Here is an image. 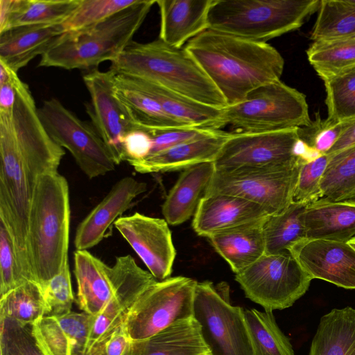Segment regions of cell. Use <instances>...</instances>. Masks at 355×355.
Returning <instances> with one entry per match:
<instances>
[{
  "label": "cell",
  "instance_id": "cell-21",
  "mask_svg": "<svg viewBox=\"0 0 355 355\" xmlns=\"http://www.w3.org/2000/svg\"><path fill=\"white\" fill-rule=\"evenodd\" d=\"M230 135V132L216 130L206 137L128 163L137 172L149 173L184 170L200 163L214 162Z\"/></svg>",
  "mask_w": 355,
  "mask_h": 355
},
{
  "label": "cell",
  "instance_id": "cell-43",
  "mask_svg": "<svg viewBox=\"0 0 355 355\" xmlns=\"http://www.w3.org/2000/svg\"><path fill=\"white\" fill-rule=\"evenodd\" d=\"M1 355H44L35 344L31 325L0 318Z\"/></svg>",
  "mask_w": 355,
  "mask_h": 355
},
{
  "label": "cell",
  "instance_id": "cell-3",
  "mask_svg": "<svg viewBox=\"0 0 355 355\" xmlns=\"http://www.w3.org/2000/svg\"><path fill=\"white\" fill-rule=\"evenodd\" d=\"M69 186L58 172L37 179L29 214L28 248L34 281L41 286L68 261Z\"/></svg>",
  "mask_w": 355,
  "mask_h": 355
},
{
  "label": "cell",
  "instance_id": "cell-45",
  "mask_svg": "<svg viewBox=\"0 0 355 355\" xmlns=\"http://www.w3.org/2000/svg\"><path fill=\"white\" fill-rule=\"evenodd\" d=\"M355 121V118L339 121H329L327 119H318L311 123L306 128H299L298 135L300 139L321 154H327L338 140L343 133Z\"/></svg>",
  "mask_w": 355,
  "mask_h": 355
},
{
  "label": "cell",
  "instance_id": "cell-42",
  "mask_svg": "<svg viewBox=\"0 0 355 355\" xmlns=\"http://www.w3.org/2000/svg\"><path fill=\"white\" fill-rule=\"evenodd\" d=\"M28 280L14 239L6 223L0 219V297Z\"/></svg>",
  "mask_w": 355,
  "mask_h": 355
},
{
  "label": "cell",
  "instance_id": "cell-2",
  "mask_svg": "<svg viewBox=\"0 0 355 355\" xmlns=\"http://www.w3.org/2000/svg\"><path fill=\"white\" fill-rule=\"evenodd\" d=\"M110 70L157 83L208 106H227L221 93L184 48L170 46L159 38L147 43L132 41L111 62Z\"/></svg>",
  "mask_w": 355,
  "mask_h": 355
},
{
  "label": "cell",
  "instance_id": "cell-47",
  "mask_svg": "<svg viewBox=\"0 0 355 355\" xmlns=\"http://www.w3.org/2000/svg\"><path fill=\"white\" fill-rule=\"evenodd\" d=\"M215 130L189 126L148 131L153 139V146L149 155L164 151L185 142L206 137L212 134Z\"/></svg>",
  "mask_w": 355,
  "mask_h": 355
},
{
  "label": "cell",
  "instance_id": "cell-46",
  "mask_svg": "<svg viewBox=\"0 0 355 355\" xmlns=\"http://www.w3.org/2000/svg\"><path fill=\"white\" fill-rule=\"evenodd\" d=\"M50 315L59 316L71 311L74 295L68 261L60 272L42 286Z\"/></svg>",
  "mask_w": 355,
  "mask_h": 355
},
{
  "label": "cell",
  "instance_id": "cell-49",
  "mask_svg": "<svg viewBox=\"0 0 355 355\" xmlns=\"http://www.w3.org/2000/svg\"><path fill=\"white\" fill-rule=\"evenodd\" d=\"M153 139L150 133L141 128H136L125 136L123 141L124 161H138L148 157L151 151Z\"/></svg>",
  "mask_w": 355,
  "mask_h": 355
},
{
  "label": "cell",
  "instance_id": "cell-18",
  "mask_svg": "<svg viewBox=\"0 0 355 355\" xmlns=\"http://www.w3.org/2000/svg\"><path fill=\"white\" fill-rule=\"evenodd\" d=\"M154 282L152 275L136 263L122 262L115 268L114 295L96 314L91 315L87 353L119 325L140 295Z\"/></svg>",
  "mask_w": 355,
  "mask_h": 355
},
{
  "label": "cell",
  "instance_id": "cell-25",
  "mask_svg": "<svg viewBox=\"0 0 355 355\" xmlns=\"http://www.w3.org/2000/svg\"><path fill=\"white\" fill-rule=\"evenodd\" d=\"M73 273L79 308L89 315L96 314L114 295L113 267L88 250H76Z\"/></svg>",
  "mask_w": 355,
  "mask_h": 355
},
{
  "label": "cell",
  "instance_id": "cell-10",
  "mask_svg": "<svg viewBox=\"0 0 355 355\" xmlns=\"http://www.w3.org/2000/svg\"><path fill=\"white\" fill-rule=\"evenodd\" d=\"M196 283L178 276L149 286L125 317L124 326L130 340L148 338L176 322L193 318Z\"/></svg>",
  "mask_w": 355,
  "mask_h": 355
},
{
  "label": "cell",
  "instance_id": "cell-35",
  "mask_svg": "<svg viewBox=\"0 0 355 355\" xmlns=\"http://www.w3.org/2000/svg\"><path fill=\"white\" fill-rule=\"evenodd\" d=\"M313 42L355 38V0H320Z\"/></svg>",
  "mask_w": 355,
  "mask_h": 355
},
{
  "label": "cell",
  "instance_id": "cell-12",
  "mask_svg": "<svg viewBox=\"0 0 355 355\" xmlns=\"http://www.w3.org/2000/svg\"><path fill=\"white\" fill-rule=\"evenodd\" d=\"M37 112L50 137L69 151L87 178L104 175L115 169L114 157L94 128L80 119L60 101L46 100Z\"/></svg>",
  "mask_w": 355,
  "mask_h": 355
},
{
  "label": "cell",
  "instance_id": "cell-36",
  "mask_svg": "<svg viewBox=\"0 0 355 355\" xmlns=\"http://www.w3.org/2000/svg\"><path fill=\"white\" fill-rule=\"evenodd\" d=\"M254 355H294L288 338L278 327L272 311L244 310Z\"/></svg>",
  "mask_w": 355,
  "mask_h": 355
},
{
  "label": "cell",
  "instance_id": "cell-19",
  "mask_svg": "<svg viewBox=\"0 0 355 355\" xmlns=\"http://www.w3.org/2000/svg\"><path fill=\"white\" fill-rule=\"evenodd\" d=\"M147 189V184L128 176L112 187L104 198L78 225L74 239L76 250H87L98 245L110 226Z\"/></svg>",
  "mask_w": 355,
  "mask_h": 355
},
{
  "label": "cell",
  "instance_id": "cell-13",
  "mask_svg": "<svg viewBox=\"0 0 355 355\" xmlns=\"http://www.w3.org/2000/svg\"><path fill=\"white\" fill-rule=\"evenodd\" d=\"M299 128L268 132H230L214 164L217 170L285 167L296 164Z\"/></svg>",
  "mask_w": 355,
  "mask_h": 355
},
{
  "label": "cell",
  "instance_id": "cell-53",
  "mask_svg": "<svg viewBox=\"0 0 355 355\" xmlns=\"http://www.w3.org/2000/svg\"><path fill=\"white\" fill-rule=\"evenodd\" d=\"M348 244L355 250V236L347 241Z\"/></svg>",
  "mask_w": 355,
  "mask_h": 355
},
{
  "label": "cell",
  "instance_id": "cell-51",
  "mask_svg": "<svg viewBox=\"0 0 355 355\" xmlns=\"http://www.w3.org/2000/svg\"><path fill=\"white\" fill-rule=\"evenodd\" d=\"M19 79L17 73H15L9 82L0 85V112H12L16 100L15 84Z\"/></svg>",
  "mask_w": 355,
  "mask_h": 355
},
{
  "label": "cell",
  "instance_id": "cell-27",
  "mask_svg": "<svg viewBox=\"0 0 355 355\" xmlns=\"http://www.w3.org/2000/svg\"><path fill=\"white\" fill-rule=\"evenodd\" d=\"M123 355H210L199 324L193 318L180 320L144 339L131 340Z\"/></svg>",
  "mask_w": 355,
  "mask_h": 355
},
{
  "label": "cell",
  "instance_id": "cell-32",
  "mask_svg": "<svg viewBox=\"0 0 355 355\" xmlns=\"http://www.w3.org/2000/svg\"><path fill=\"white\" fill-rule=\"evenodd\" d=\"M115 92L139 128L148 131L189 127L169 116L157 101L132 85L123 75L115 74Z\"/></svg>",
  "mask_w": 355,
  "mask_h": 355
},
{
  "label": "cell",
  "instance_id": "cell-31",
  "mask_svg": "<svg viewBox=\"0 0 355 355\" xmlns=\"http://www.w3.org/2000/svg\"><path fill=\"white\" fill-rule=\"evenodd\" d=\"M309 355H355V309H334L322 316Z\"/></svg>",
  "mask_w": 355,
  "mask_h": 355
},
{
  "label": "cell",
  "instance_id": "cell-14",
  "mask_svg": "<svg viewBox=\"0 0 355 355\" xmlns=\"http://www.w3.org/2000/svg\"><path fill=\"white\" fill-rule=\"evenodd\" d=\"M15 89L12 113L14 130L25 168L35 184L40 176L58 172L65 152L44 127L28 86L20 80Z\"/></svg>",
  "mask_w": 355,
  "mask_h": 355
},
{
  "label": "cell",
  "instance_id": "cell-15",
  "mask_svg": "<svg viewBox=\"0 0 355 355\" xmlns=\"http://www.w3.org/2000/svg\"><path fill=\"white\" fill-rule=\"evenodd\" d=\"M114 76L110 69L101 71L94 69L83 76V80L90 96V102L85 105L86 112L117 165L124 161L125 136L139 128L116 95Z\"/></svg>",
  "mask_w": 355,
  "mask_h": 355
},
{
  "label": "cell",
  "instance_id": "cell-20",
  "mask_svg": "<svg viewBox=\"0 0 355 355\" xmlns=\"http://www.w3.org/2000/svg\"><path fill=\"white\" fill-rule=\"evenodd\" d=\"M268 216L264 208L245 198L227 194L209 195L200 200L192 227L198 235L208 237Z\"/></svg>",
  "mask_w": 355,
  "mask_h": 355
},
{
  "label": "cell",
  "instance_id": "cell-11",
  "mask_svg": "<svg viewBox=\"0 0 355 355\" xmlns=\"http://www.w3.org/2000/svg\"><path fill=\"white\" fill-rule=\"evenodd\" d=\"M300 159L291 166L215 170L206 196L227 194L255 202L277 214L293 202Z\"/></svg>",
  "mask_w": 355,
  "mask_h": 355
},
{
  "label": "cell",
  "instance_id": "cell-30",
  "mask_svg": "<svg viewBox=\"0 0 355 355\" xmlns=\"http://www.w3.org/2000/svg\"><path fill=\"white\" fill-rule=\"evenodd\" d=\"M80 0H0V33L28 25L62 24Z\"/></svg>",
  "mask_w": 355,
  "mask_h": 355
},
{
  "label": "cell",
  "instance_id": "cell-37",
  "mask_svg": "<svg viewBox=\"0 0 355 355\" xmlns=\"http://www.w3.org/2000/svg\"><path fill=\"white\" fill-rule=\"evenodd\" d=\"M306 55L323 80L355 68V38L313 42Z\"/></svg>",
  "mask_w": 355,
  "mask_h": 355
},
{
  "label": "cell",
  "instance_id": "cell-38",
  "mask_svg": "<svg viewBox=\"0 0 355 355\" xmlns=\"http://www.w3.org/2000/svg\"><path fill=\"white\" fill-rule=\"evenodd\" d=\"M329 156L320 181L322 198L355 200V144Z\"/></svg>",
  "mask_w": 355,
  "mask_h": 355
},
{
  "label": "cell",
  "instance_id": "cell-41",
  "mask_svg": "<svg viewBox=\"0 0 355 355\" xmlns=\"http://www.w3.org/2000/svg\"><path fill=\"white\" fill-rule=\"evenodd\" d=\"M32 336L44 355H73V343L56 316L45 315L31 325Z\"/></svg>",
  "mask_w": 355,
  "mask_h": 355
},
{
  "label": "cell",
  "instance_id": "cell-23",
  "mask_svg": "<svg viewBox=\"0 0 355 355\" xmlns=\"http://www.w3.org/2000/svg\"><path fill=\"white\" fill-rule=\"evenodd\" d=\"M305 238L347 242L355 236V200L321 198L306 205Z\"/></svg>",
  "mask_w": 355,
  "mask_h": 355
},
{
  "label": "cell",
  "instance_id": "cell-48",
  "mask_svg": "<svg viewBox=\"0 0 355 355\" xmlns=\"http://www.w3.org/2000/svg\"><path fill=\"white\" fill-rule=\"evenodd\" d=\"M63 329L71 338L75 353H85L89 336L91 315L83 311L56 316ZM74 355V354H73Z\"/></svg>",
  "mask_w": 355,
  "mask_h": 355
},
{
  "label": "cell",
  "instance_id": "cell-54",
  "mask_svg": "<svg viewBox=\"0 0 355 355\" xmlns=\"http://www.w3.org/2000/svg\"><path fill=\"white\" fill-rule=\"evenodd\" d=\"M74 355H89V354H88L87 353L78 352V353L74 354Z\"/></svg>",
  "mask_w": 355,
  "mask_h": 355
},
{
  "label": "cell",
  "instance_id": "cell-6",
  "mask_svg": "<svg viewBox=\"0 0 355 355\" xmlns=\"http://www.w3.org/2000/svg\"><path fill=\"white\" fill-rule=\"evenodd\" d=\"M306 96L280 80L250 92L241 102L221 109L216 130L260 133L311 125Z\"/></svg>",
  "mask_w": 355,
  "mask_h": 355
},
{
  "label": "cell",
  "instance_id": "cell-4",
  "mask_svg": "<svg viewBox=\"0 0 355 355\" xmlns=\"http://www.w3.org/2000/svg\"><path fill=\"white\" fill-rule=\"evenodd\" d=\"M155 0H137L103 21L58 36L41 56L40 67L94 69L114 60L132 41Z\"/></svg>",
  "mask_w": 355,
  "mask_h": 355
},
{
  "label": "cell",
  "instance_id": "cell-5",
  "mask_svg": "<svg viewBox=\"0 0 355 355\" xmlns=\"http://www.w3.org/2000/svg\"><path fill=\"white\" fill-rule=\"evenodd\" d=\"M320 0H213L209 28L266 42L300 28Z\"/></svg>",
  "mask_w": 355,
  "mask_h": 355
},
{
  "label": "cell",
  "instance_id": "cell-1",
  "mask_svg": "<svg viewBox=\"0 0 355 355\" xmlns=\"http://www.w3.org/2000/svg\"><path fill=\"white\" fill-rule=\"evenodd\" d=\"M224 97L227 105L242 101L260 86L280 80L281 54L266 42L208 28L184 47Z\"/></svg>",
  "mask_w": 355,
  "mask_h": 355
},
{
  "label": "cell",
  "instance_id": "cell-9",
  "mask_svg": "<svg viewBox=\"0 0 355 355\" xmlns=\"http://www.w3.org/2000/svg\"><path fill=\"white\" fill-rule=\"evenodd\" d=\"M235 275L245 296L270 311L291 306L313 279L289 252L264 254Z\"/></svg>",
  "mask_w": 355,
  "mask_h": 355
},
{
  "label": "cell",
  "instance_id": "cell-22",
  "mask_svg": "<svg viewBox=\"0 0 355 355\" xmlns=\"http://www.w3.org/2000/svg\"><path fill=\"white\" fill-rule=\"evenodd\" d=\"M213 0H158L160 14L159 39L182 48L190 40L209 28L208 12Z\"/></svg>",
  "mask_w": 355,
  "mask_h": 355
},
{
  "label": "cell",
  "instance_id": "cell-34",
  "mask_svg": "<svg viewBox=\"0 0 355 355\" xmlns=\"http://www.w3.org/2000/svg\"><path fill=\"white\" fill-rule=\"evenodd\" d=\"M50 315L41 285L28 280L0 297V318H9L23 325H32Z\"/></svg>",
  "mask_w": 355,
  "mask_h": 355
},
{
  "label": "cell",
  "instance_id": "cell-28",
  "mask_svg": "<svg viewBox=\"0 0 355 355\" xmlns=\"http://www.w3.org/2000/svg\"><path fill=\"white\" fill-rule=\"evenodd\" d=\"M265 218L207 237L214 250L227 261L235 274L254 263L265 254L263 233Z\"/></svg>",
  "mask_w": 355,
  "mask_h": 355
},
{
  "label": "cell",
  "instance_id": "cell-17",
  "mask_svg": "<svg viewBox=\"0 0 355 355\" xmlns=\"http://www.w3.org/2000/svg\"><path fill=\"white\" fill-rule=\"evenodd\" d=\"M288 251L313 279L355 289V250L347 242L304 238Z\"/></svg>",
  "mask_w": 355,
  "mask_h": 355
},
{
  "label": "cell",
  "instance_id": "cell-52",
  "mask_svg": "<svg viewBox=\"0 0 355 355\" xmlns=\"http://www.w3.org/2000/svg\"><path fill=\"white\" fill-rule=\"evenodd\" d=\"M355 144V121L343 133L334 146L327 153L332 155Z\"/></svg>",
  "mask_w": 355,
  "mask_h": 355
},
{
  "label": "cell",
  "instance_id": "cell-7",
  "mask_svg": "<svg viewBox=\"0 0 355 355\" xmlns=\"http://www.w3.org/2000/svg\"><path fill=\"white\" fill-rule=\"evenodd\" d=\"M12 113L0 112V219L6 223L14 239L25 275L28 280H34L28 254V231L35 184L20 155Z\"/></svg>",
  "mask_w": 355,
  "mask_h": 355
},
{
  "label": "cell",
  "instance_id": "cell-33",
  "mask_svg": "<svg viewBox=\"0 0 355 355\" xmlns=\"http://www.w3.org/2000/svg\"><path fill=\"white\" fill-rule=\"evenodd\" d=\"M306 205L293 202L281 213L265 218L263 223L265 254L288 252L289 247L305 238L302 214Z\"/></svg>",
  "mask_w": 355,
  "mask_h": 355
},
{
  "label": "cell",
  "instance_id": "cell-16",
  "mask_svg": "<svg viewBox=\"0 0 355 355\" xmlns=\"http://www.w3.org/2000/svg\"><path fill=\"white\" fill-rule=\"evenodd\" d=\"M114 225L156 279L168 277L176 252L166 220L135 212L119 217Z\"/></svg>",
  "mask_w": 355,
  "mask_h": 355
},
{
  "label": "cell",
  "instance_id": "cell-29",
  "mask_svg": "<svg viewBox=\"0 0 355 355\" xmlns=\"http://www.w3.org/2000/svg\"><path fill=\"white\" fill-rule=\"evenodd\" d=\"M124 76L132 85L157 101L169 116L182 124L216 130L221 109L200 103L157 83Z\"/></svg>",
  "mask_w": 355,
  "mask_h": 355
},
{
  "label": "cell",
  "instance_id": "cell-50",
  "mask_svg": "<svg viewBox=\"0 0 355 355\" xmlns=\"http://www.w3.org/2000/svg\"><path fill=\"white\" fill-rule=\"evenodd\" d=\"M130 341L123 322L94 345L87 354L89 355H123Z\"/></svg>",
  "mask_w": 355,
  "mask_h": 355
},
{
  "label": "cell",
  "instance_id": "cell-26",
  "mask_svg": "<svg viewBox=\"0 0 355 355\" xmlns=\"http://www.w3.org/2000/svg\"><path fill=\"white\" fill-rule=\"evenodd\" d=\"M60 24H37L14 27L0 33V60L17 71L33 58L46 52L64 33Z\"/></svg>",
  "mask_w": 355,
  "mask_h": 355
},
{
  "label": "cell",
  "instance_id": "cell-8",
  "mask_svg": "<svg viewBox=\"0 0 355 355\" xmlns=\"http://www.w3.org/2000/svg\"><path fill=\"white\" fill-rule=\"evenodd\" d=\"M193 317L210 355H254L244 310L211 282H197Z\"/></svg>",
  "mask_w": 355,
  "mask_h": 355
},
{
  "label": "cell",
  "instance_id": "cell-44",
  "mask_svg": "<svg viewBox=\"0 0 355 355\" xmlns=\"http://www.w3.org/2000/svg\"><path fill=\"white\" fill-rule=\"evenodd\" d=\"M329 159L327 154H322L311 161L300 159L293 202L309 204L322 198L320 181Z\"/></svg>",
  "mask_w": 355,
  "mask_h": 355
},
{
  "label": "cell",
  "instance_id": "cell-40",
  "mask_svg": "<svg viewBox=\"0 0 355 355\" xmlns=\"http://www.w3.org/2000/svg\"><path fill=\"white\" fill-rule=\"evenodd\" d=\"M137 0H80L61 24L64 33L83 29L109 18L135 4Z\"/></svg>",
  "mask_w": 355,
  "mask_h": 355
},
{
  "label": "cell",
  "instance_id": "cell-24",
  "mask_svg": "<svg viewBox=\"0 0 355 355\" xmlns=\"http://www.w3.org/2000/svg\"><path fill=\"white\" fill-rule=\"evenodd\" d=\"M215 170L214 162L183 170L162 205V214L168 224L180 225L194 216L206 196Z\"/></svg>",
  "mask_w": 355,
  "mask_h": 355
},
{
  "label": "cell",
  "instance_id": "cell-39",
  "mask_svg": "<svg viewBox=\"0 0 355 355\" xmlns=\"http://www.w3.org/2000/svg\"><path fill=\"white\" fill-rule=\"evenodd\" d=\"M329 121L355 118V68L323 80Z\"/></svg>",
  "mask_w": 355,
  "mask_h": 355
}]
</instances>
